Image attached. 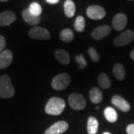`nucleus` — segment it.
<instances>
[{
  "label": "nucleus",
  "mask_w": 134,
  "mask_h": 134,
  "mask_svg": "<svg viewBox=\"0 0 134 134\" xmlns=\"http://www.w3.org/2000/svg\"><path fill=\"white\" fill-rule=\"evenodd\" d=\"M134 39V31L127 30L121 33L114 40L113 43L115 46H124L130 43Z\"/></svg>",
  "instance_id": "7"
},
{
  "label": "nucleus",
  "mask_w": 134,
  "mask_h": 134,
  "mask_svg": "<svg viewBox=\"0 0 134 134\" xmlns=\"http://www.w3.org/2000/svg\"><path fill=\"white\" fill-rule=\"evenodd\" d=\"M68 103L69 105L72 107V109L75 110H83L86 107V100L84 97L79 94L74 92L72 93L68 98Z\"/></svg>",
  "instance_id": "4"
},
{
  "label": "nucleus",
  "mask_w": 134,
  "mask_h": 134,
  "mask_svg": "<svg viewBox=\"0 0 134 134\" xmlns=\"http://www.w3.org/2000/svg\"><path fill=\"white\" fill-rule=\"evenodd\" d=\"M98 130V121L94 116L89 117L87 121L88 134H96Z\"/></svg>",
  "instance_id": "17"
},
{
  "label": "nucleus",
  "mask_w": 134,
  "mask_h": 134,
  "mask_svg": "<svg viewBox=\"0 0 134 134\" xmlns=\"http://www.w3.org/2000/svg\"><path fill=\"white\" fill-rule=\"evenodd\" d=\"M14 88L11 80L8 75H3L0 77V98H9L14 95Z\"/></svg>",
  "instance_id": "2"
},
{
  "label": "nucleus",
  "mask_w": 134,
  "mask_h": 134,
  "mask_svg": "<svg viewBox=\"0 0 134 134\" xmlns=\"http://www.w3.org/2000/svg\"><path fill=\"white\" fill-rule=\"evenodd\" d=\"M60 0H46V2L49 3V4H57L59 2Z\"/></svg>",
  "instance_id": "29"
},
{
  "label": "nucleus",
  "mask_w": 134,
  "mask_h": 134,
  "mask_svg": "<svg viewBox=\"0 0 134 134\" xmlns=\"http://www.w3.org/2000/svg\"><path fill=\"white\" fill-rule=\"evenodd\" d=\"M113 75L115 77V78L119 81H123L125 77V70L123 65L121 63H117L115 64L113 69Z\"/></svg>",
  "instance_id": "18"
},
{
  "label": "nucleus",
  "mask_w": 134,
  "mask_h": 134,
  "mask_svg": "<svg viewBox=\"0 0 134 134\" xmlns=\"http://www.w3.org/2000/svg\"><path fill=\"white\" fill-rule=\"evenodd\" d=\"M104 113L106 119L109 122L113 123V122H115L118 119V114H117L115 109L113 107H107L104 110Z\"/></svg>",
  "instance_id": "20"
},
{
  "label": "nucleus",
  "mask_w": 134,
  "mask_h": 134,
  "mask_svg": "<svg viewBox=\"0 0 134 134\" xmlns=\"http://www.w3.org/2000/svg\"><path fill=\"white\" fill-rule=\"evenodd\" d=\"M71 83V77L67 73H62L53 78L52 87L55 90H63Z\"/></svg>",
  "instance_id": "3"
},
{
  "label": "nucleus",
  "mask_w": 134,
  "mask_h": 134,
  "mask_svg": "<svg viewBox=\"0 0 134 134\" xmlns=\"http://www.w3.org/2000/svg\"><path fill=\"white\" fill-rule=\"evenodd\" d=\"M130 58H131L133 60H134V50H133V51L131 52V53H130Z\"/></svg>",
  "instance_id": "30"
},
{
  "label": "nucleus",
  "mask_w": 134,
  "mask_h": 134,
  "mask_svg": "<svg viewBox=\"0 0 134 134\" xmlns=\"http://www.w3.org/2000/svg\"><path fill=\"white\" fill-rule=\"evenodd\" d=\"M13 60V54L9 49H5L0 53V69L8 67Z\"/></svg>",
  "instance_id": "13"
},
{
  "label": "nucleus",
  "mask_w": 134,
  "mask_h": 134,
  "mask_svg": "<svg viewBox=\"0 0 134 134\" xmlns=\"http://www.w3.org/2000/svg\"><path fill=\"white\" fill-rule=\"evenodd\" d=\"M75 60H76V63H77L78 66L81 69H83L87 65V63H86V60H85V58H84L83 54L77 55L75 57Z\"/></svg>",
  "instance_id": "26"
},
{
  "label": "nucleus",
  "mask_w": 134,
  "mask_h": 134,
  "mask_svg": "<svg viewBox=\"0 0 134 134\" xmlns=\"http://www.w3.org/2000/svg\"><path fill=\"white\" fill-rule=\"evenodd\" d=\"M111 31V27L108 25H100L99 27H97L92 32V38L99 40L101 39L107 37Z\"/></svg>",
  "instance_id": "11"
},
{
  "label": "nucleus",
  "mask_w": 134,
  "mask_h": 134,
  "mask_svg": "<svg viewBox=\"0 0 134 134\" xmlns=\"http://www.w3.org/2000/svg\"><path fill=\"white\" fill-rule=\"evenodd\" d=\"M98 82L101 88L107 90L109 89L111 86V81L110 77L104 73H101L98 77Z\"/></svg>",
  "instance_id": "22"
},
{
  "label": "nucleus",
  "mask_w": 134,
  "mask_h": 134,
  "mask_svg": "<svg viewBox=\"0 0 134 134\" xmlns=\"http://www.w3.org/2000/svg\"><path fill=\"white\" fill-rule=\"evenodd\" d=\"M112 104L122 112H127L130 109V104L119 95H115L112 98Z\"/></svg>",
  "instance_id": "10"
},
{
  "label": "nucleus",
  "mask_w": 134,
  "mask_h": 134,
  "mask_svg": "<svg viewBox=\"0 0 134 134\" xmlns=\"http://www.w3.org/2000/svg\"><path fill=\"white\" fill-rule=\"evenodd\" d=\"M54 58L63 65H68L70 62V55L66 50L58 49L54 52Z\"/></svg>",
  "instance_id": "15"
},
{
  "label": "nucleus",
  "mask_w": 134,
  "mask_h": 134,
  "mask_svg": "<svg viewBox=\"0 0 134 134\" xmlns=\"http://www.w3.org/2000/svg\"><path fill=\"white\" fill-rule=\"evenodd\" d=\"M75 29L78 32H82L85 29V19L81 16H78L75 20Z\"/></svg>",
  "instance_id": "24"
},
{
  "label": "nucleus",
  "mask_w": 134,
  "mask_h": 134,
  "mask_svg": "<svg viewBox=\"0 0 134 134\" xmlns=\"http://www.w3.org/2000/svg\"><path fill=\"white\" fill-rule=\"evenodd\" d=\"M126 131L127 134H134V124L128 125L126 128Z\"/></svg>",
  "instance_id": "28"
},
{
  "label": "nucleus",
  "mask_w": 134,
  "mask_h": 134,
  "mask_svg": "<svg viewBox=\"0 0 134 134\" xmlns=\"http://www.w3.org/2000/svg\"><path fill=\"white\" fill-rule=\"evenodd\" d=\"M103 134H111L110 133H109V132H105V133H104Z\"/></svg>",
  "instance_id": "32"
},
{
  "label": "nucleus",
  "mask_w": 134,
  "mask_h": 134,
  "mask_svg": "<svg viewBox=\"0 0 134 134\" xmlns=\"http://www.w3.org/2000/svg\"><path fill=\"white\" fill-rule=\"evenodd\" d=\"M64 11L67 17L71 18L75 13V5L72 0H66L64 2Z\"/></svg>",
  "instance_id": "19"
},
{
  "label": "nucleus",
  "mask_w": 134,
  "mask_h": 134,
  "mask_svg": "<svg viewBox=\"0 0 134 134\" xmlns=\"http://www.w3.org/2000/svg\"><path fill=\"white\" fill-rule=\"evenodd\" d=\"M90 98L92 103L93 104H98L102 100L103 95L102 92L98 87H93L90 91Z\"/></svg>",
  "instance_id": "16"
},
{
  "label": "nucleus",
  "mask_w": 134,
  "mask_h": 134,
  "mask_svg": "<svg viewBox=\"0 0 134 134\" xmlns=\"http://www.w3.org/2000/svg\"><path fill=\"white\" fill-rule=\"evenodd\" d=\"M7 1H8V0H0V2H7Z\"/></svg>",
  "instance_id": "31"
},
{
  "label": "nucleus",
  "mask_w": 134,
  "mask_h": 134,
  "mask_svg": "<svg viewBox=\"0 0 134 134\" xmlns=\"http://www.w3.org/2000/svg\"><path fill=\"white\" fill-rule=\"evenodd\" d=\"M28 9L31 14L34 15V16H40V14H42V11H43L41 5L37 2H32L31 5H29Z\"/></svg>",
  "instance_id": "23"
},
{
  "label": "nucleus",
  "mask_w": 134,
  "mask_h": 134,
  "mask_svg": "<svg viewBox=\"0 0 134 134\" xmlns=\"http://www.w3.org/2000/svg\"><path fill=\"white\" fill-rule=\"evenodd\" d=\"M88 53H89V54H90V56L93 62H98L100 60V56H99V54H98V53L97 52V50L95 48H92V47L89 48V49H88Z\"/></svg>",
  "instance_id": "25"
},
{
  "label": "nucleus",
  "mask_w": 134,
  "mask_h": 134,
  "mask_svg": "<svg viewBox=\"0 0 134 134\" xmlns=\"http://www.w3.org/2000/svg\"><path fill=\"white\" fill-rule=\"evenodd\" d=\"M22 15H23V18L25 20V22L29 25H37L41 21V19L40 16H34V15L31 14L29 12L28 8L23 10Z\"/></svg>",
  "instance_id": "14"
},
{
  "label": "nucleus",
  "mask_w": 134,
  "mask_h": 134,
  "mask_svg": "<svg viewBox=\"0 0 134 134\" xmlns=\"http://www.w3.org/2000/svg\"><path fill=\"white\" fill-rule=\"evenodd\" d=\"M69 127L68 123L64 121H60L53 124L45 131V134H61L66 132Z\"/></svg>",
  "instance_id": "8"
},
{
  "label": "nucleus",
  "mask_w": 134,
  "mask_h": 134,
  "mask_svg": "<svg viewBox=\"0 0 134 134\" xmlns=\"http://www.w3.org/2000/svg\"><path fill=\"white\" fill-rule=\"evenodd\" d=\"M29 35L31 38L35 40H47L51 37L48 30L41 27H34L31 29L29 32Z\"/></svg>",
  "instance_id": "6"
},
{
  "label": "nucleus",
  "mask_w": 134,
  "mask_h": 134,
  "mask_svg": "<svg viewBox=\"0 0 134 134\" xmlns=\"http://www.w3.org/2000/svg\"><path fill=\"white\" fill-rule=\"evenodd\" d=\"M127 24V16L124 14H118L113 19V27L115 31H122Z\"/></svg>",
  "instance_id": "9"
},
{
  "label": "nucleus",
  "mask_w": 134,
  "mask_h": 134,
  "mask_svg": "<svg viewBox=\"0 0 134 134\" xmlns=\"http://www.w3.org/2000/svg\"><path fill=\"white\" fill-rule=\"evenodd\" d=\"M5 46H6V42H5V39L3 36L0 35V53L2 51H4Z\"/></svg>",
  "instance_id": "27"
},
{
  "label": "nucleus",
  "mask_w": 134,
  "mask_h": 134,
  "mask_svg": "<svg viewBox=\"0 0 134 134\" xmlns=\"http://www.w3.org/2000/svg\"><path fill=\"white\" fill-rule=\"evenodd\" d=\"M66 107V103L63 99L58 97H52L47 102L45 111L48 115H58L61 114Z\"/></svg>",
  "instance_id": "1"
},
{
  "label": "nucleus",
  "mask_w": 134,
  "mask_h": 134,
  "mask_svg": "<svg viewBox=\"0 0 134 134\" xmlns=\"http://www.w3.org/2000/svg\"><path fill=\"white\" fill-rule=\"evenodd\" d=\"M16 19V14L11 10H5L0 14V26H8Z\"/></svg>",
  "instance_id": "12"
},
{
  "label": "nucleus",
  "mask_w": 134,
  "mask_h": 134,
  "mask_svg": "<svg viewBox=\"0 0 134 134\" xmlns=\"http://www.w3.org/2000/svg\"><path fill=\"white\" fill-rule=\"evenodd\" d=\"M60 38L64 43H71L74 39V33L71 29H63L60 34Z\"/></svg>",
  "instance_id": "21"
},
{
  "label": "nucleus",
  "mask_w": 134,
  "mask_h": 134,
  "mask_svg": "<svg viewBox=\"0 0 134 134\" xmlns=\"http://www.w3.org/2000/svg\"><path fill=\"white\" fill-rule=\"evenodd\" d=\"M86 15L90 19L98 20L105 16L106 11L104 8L99 5H91L86 9Z\"/></svg>",
  "instance_id": "5"
}]
</instances>
